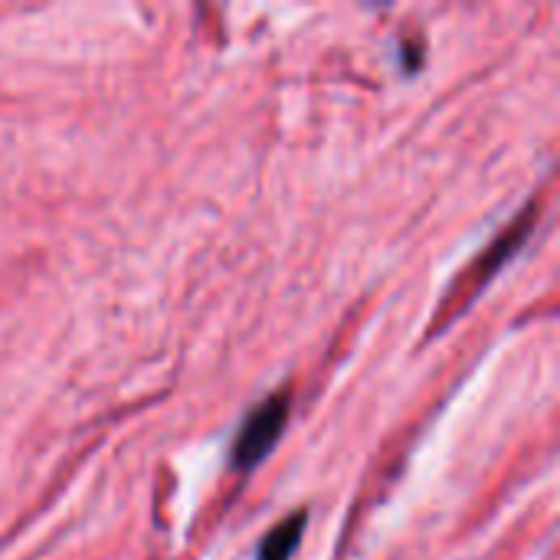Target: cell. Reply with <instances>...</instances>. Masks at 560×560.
Instances as JSON below:
<instances>
[{"label":"cell","instance_id":"obj_2","mask_svg":"<svg viewBox=\"0 0 560 560\" xmlns=\"http://www.w3.org/2000/svg\"><path fill=\"white\" fill-rule=\"evenodd\" d=\"M532 217H538V210H535V213L528 210V213L515 223V230H512V233H502V240L489 249V256H486V259H476V266H472V279H466L459 289H453V295H456V292H476V289H479L492 272H499V269H502V262H505V259L522 246V240H525V233H528Z\"/></svg>","mask_w":560,"mask_h":560},{"label":"cell","instance_id":"obj_3","mask_svg":"<svg viewBox=\"0 0 560 560\" xmlns=\"http://www.w3.org/2000/svg\"><path fill=\"white\" fill-rule=\"evenodd\" d=\"M302 528H305V512H295L289 515L279 528H272L262 545H259V560H289L299 538H302Z\"/></svg>","mask_w":560,"mask_h":560},{"label":"cell","instance_id":"obj_1","mask_svg":"<svg viewBox=\"0 0 560 560\" xmlns=\"http://www.w3.org/2000/svg\"><path fill=\"white\" fill-rule=\"evenodd\" d=\"M285 420H289V397L279 394V397H269L266 404H259L233 443V463L240 469H253L256 463H262L269 456V450L276 446V440L282 436Z\"/></svg>","mask_w":560,"mask_h":560}]
</instances>
